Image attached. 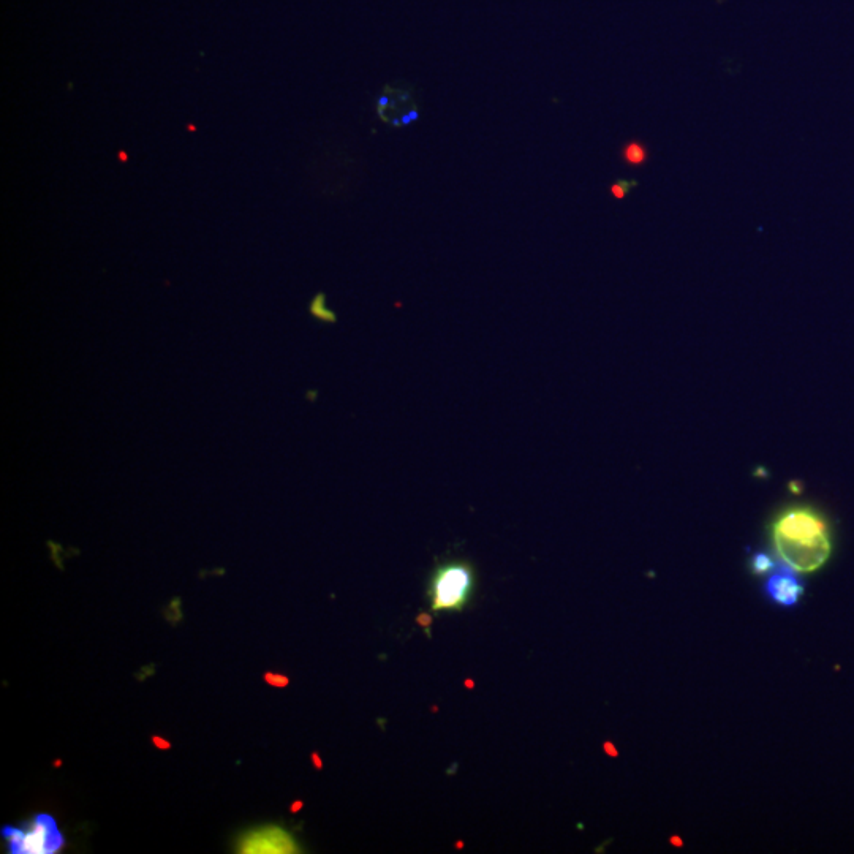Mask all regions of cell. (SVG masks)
<instances>
[{
	"instance_id": "obj_6",
	"label": "cell",
	"mask_w": 854,
	"mask_h": 854,
	"mask_svg": "<svg viewBox=\"0 0 854 854\" xmlns=\"http://www.w3.org/2000/svg\"><path fill=\"white\" fill-rule=\"evenodd\" d=\"M620 155H622V160L627 165H630V167H641V165L647 162V157H649L646 146L643 143H639V141H630V143L625 144Z\"/></svg>"
},
{
	"instance_id": "obj_3",
	"label": "cell",
	"mask_w": 854,
	"mask_h": 854,
	"mask_svg": "<svg viewBox=\"0 0 854 854\" xmlns=\"http://www.w3.org/2000/svg\"><path fill=\"white\" fill-rule=\"evenodd\" d=\"M64 847V837L50 815H37L23 829V839L13 854H54Z\"/></svg>"
},
{
	"instance_id": "obj_5",
	"label": "cell",
	"mask_w": 854,
	"mask_h": 854,
	"mask_svg": "<svg viewBox=\"0 0 854 854\" xmlns=\"http://www.w3.org/2000/svg\"><path fill=\"white\" fill-rule=\"evenodd\" d=\"M239 853H296L298 845L295 839L277 826L257 829L239 840Z\"/></svg>"
},
{
	"instance_id": "obj_1",
	"label": "cell",
	"mask_w": 854,
	"mask_h": 854,
	"mask_svg": "<svg viewBox=\"0 0 854 854\" xmlns=\"http://www.w3.org/2000/svg\"><path fill=\"white\" fill-rule=\"evenodd\" d=\"M772 543L780 562L799 573L817 571L828 562L832 552L828 524L810 507L783 511L772 524Z\"/></svg>"
},
{
	"instance_id": "obj_11",
	"label": "cell",
	"mask_w": 854,
	"mask_h": 854,
	"mask_svg": "<svg viewBox=\"0 0 854 854\" xmlns=\"http://www.w3.org/2000/svg\"><path fill=\"white\" fill-rule=\"evenodd\" d=\"M303 809V802H295V804L291 805V812L296 813L299 810Z\"/></svg>"
},
{
	"instance_id": "obj_9",
	"label": "cell",
	"mask_w": 854,
	"mask_h": 854,
	"mask_svg": "<svg viewBox=\"0 0 854 854\" xmlns=\"http://www.w3.org/2000/svg\"><path fill=\"white\" fill-rule=\"evenodd\" d=\"M266 684L273 685V687L284 688L288 685V679L282 674L277 673H266L265 674Z\"/></svg>"
},
{
	"instance_id": "obj_8",
	"label": "cell",
	"mask_w": 854,
	"mask_h": 854,
	"mask_svg": "<svg viewBox=\"0 0 854 854\" xmlns=\"http://www.w3.org/2000/svg\"><path fill=\"white\" fill-rule=\"evenodd\" d=\"M636 186H638V181H624V179H619V181L614 182L613 186L609 187V192H611V195L616 200H624L628 193L632 192V189H635Z\"/></svg>"
},
{
	"instance_id": "obj_13",
	"label": "cell",
	"mask_w": 854,
	"mask_h": 854,
	"mask_svg": "<svg viewBox=\"0 0 854 854\" xmlns=\"http://www.w3.org/2000/svg\"><path fill=\"white\" fill-rule=\"evenodd\" d=\"M61 766H62V761H61V760H56V761H54V768H61Z\"/></svg>"
},
{
	"instance_id": "obj_7",
	"label": "cell",
	"mask_w": 854,
	"mask_h": 854,
	"mask_svg": "<svg viewBox=\"0 0 854 854\" xmlns=\"http://www.w3.org/2000/svg\"><path fill=\"white\" fill-rule=\"evenodd\" d=\"M774 559L769 556L768 552L758 551L750 557V570L755 575H768L775 568Z\"/></svg>"
},
{
	"instance_id": "obj_4",
	"label": "cell",
	"mask_w": 854,
	"mask_h": 854,
	"mask_svg": "<svg viewBox=\"0 0 854 854\" xmlns=\"http://www.w3.org/2000/svg\"><path fill=\"white\" fill-rule=\"evenodd\" d=\"M798 573L799 571L779 562L766 579L764 594L768 595L769 600L774 601L775 605L785 606V608L798 605L804 595V584Z\"/></svg>"
},
{
	"instance_id": "obj_10",
	"label": "cell",
	"mask_w": 854,
	"mask_h": 854,
	"mask_svg": "<svg viewBox=\"0 0 854 854\" xmlns=\"http://www.w3.org/2000/svg\"><path fill=\"white\" fill-rule=\"evenodd\" d=\"M152 744H154V747H157L159 750L171 749V742H168L167 739H163L162 736H157V734L152 736Z\"/></svg>"
},
{
	"instance_id": "obj_12",
	"label": "cell",
	"mask_w": 854,
	"mask_h": 854,
	"mask_svg": "<svg viewBox=\"0 0 854 854\" xmlns=\"http://www.w3.org/2000/svg\"><path fill=\"white\" fill-rule=\"evenodd\" d=\"M312 758H314L315 766H317V768H322V761H320V758H318L317 755H312Z\"/></svg>"
},
{
	"instance_id": "obj_2",
	"label": "cell",
	"mask_w": 854,
	"mask_h": 854,
	"mask_svg": "<svg viewBox=\"0 0 854 854\" xmlns=\"http://www.w3.org/2000/svg\"><path fill=\"white\" fill-rule=\"evenodd\" d=\"M477 589V571L465 559L435 565L427 582V598L434 613L464 611Z\"/></svg>"
}]
</instances>
